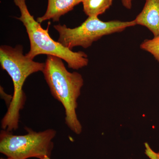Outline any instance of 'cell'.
I'll use <instances>...</instances> for the list:
<instances>
[{
  "label": "cell",
  "mask_w": 159,
  "mask_h": 159,
  "mask_svg": "<svg viewBox=\"0 0 159 159\" xmlns=\"http://www.w3.org/2000/svg\"><path fill=\"white\" fill-rule=\"evenodd\" d=\"M0 62L2 68L11 77L14 86L12 99L1 122L3 129L11 132L18 128L20 111L25 102L26 96L23 90L24 83L31 74L43 72L45 63L36 62L26 57L23 54V46L20 45L15 48L1 46Z\"/></svg>",
  "instance_id": "cell-1"
},
{
  "label": "cell",
  "mask_w": 159,
  "mask_h": 159,
  "mask_svg": "<svg viewBox=\"0 0 159 159\" xmlns=\"http://www.w3.org/2000/svg\"><path fill=\"white\" fill-rule=\"evenodd\" d=\"M25 129L28 133L23 135H14L8 130L1 131L0 152L10 159L51 158L56 130L49 129L36 132L27 127Z\"/></svg>",
  "instance_id": "cell-4"
},
{
  "label": "cell",
  "mask_w": 159,
  "mask_h": 159,
  "mask_svg": "<svg viewBox=\"0 0 159 159\" xmlns=\"http://www.w3.org/2000/svg\"><path fill=\"white\" fill-rule=\"evenodd\" d=\"M132 0H122V5L126 9H130L132 8Z\"/></svg>",
  "instance_id": "cell-11"
},
{
  "label": "cell",
  "mask_w": 159,
  "mask_h": 159,
  "mask_svg": "<svg viewBox=\"0 0 159 159\" xmlns=\"http://www.w3.org/2000/svg\"><path fill=\"white\" fill-rule=\"evenodd\" d=\"M18 7L21 16L16 19L25 27L30 43V51L26 57L33 60L40 54H47L59 57L66 62L69 68L78 70L88 65L87 54L83 51L74 52L61 44L54 40L49 34L48 29H44L40 24L30 14L26 0H13Z\"/></svg>",
  "instance_id": "cell-3"
},
{
  "label": "cell",
  "mask_w": 159,
  "mask_h": 159,
  "mask_svg": "<svg viewBox=\"0 0 159 159\" xmlns=\"http://www.w3.org/2000/svg\"><path fill=\"white\" fill-rule=\"evenodd\" d=\"M62 60L56 56L47 55L43 73L52 96L64 107L66 125L79 135L82 132V126L76 110L77 99L84 81L79 73L69 72Z\"/></svg>",
  "instance_id": "cell-2"
},
{
  "label": "cell",
  "mask_w": 159,
  "mask_h": 159,
  "mask_svg": "<svg viewBox=\"0 0 159 159\" xmlns=\"http://www.w3.org/2000/svg\"><path fill=\"white\" fill-rule=\"evenodd\" d=\"M158 153H159V152H158Z\"/></svg>",
  "instance_id": "cell-14"
},
{
  "label": "cell",
  "mask_w": 159,
  "mask_h": 159,
  "mask_svg": "<svg viewBox=\"0 0 159 159\" xmlns=\"http://www.w3.org/2000/svg\"><path fill=\"white\" fill-rule=\"evenodd\" d=\"M0 159H10L8 158H1Z\"/></svg>",
  "instance_id": "cell-13"
},
{
  "label": "cell",
  "mask_w": 159,
  "mask_h": 159,
  "mask_svg": "<svg viewBox=\"0 0 159 159\" xmlns=\"http://www.w3.org/2000/svg\"><path fill=\"white\" fill-rule=\"evenodd\" d=\"M43 159H51V158L48 157H45Z\"/></svg>",
  "instance_id": "cell-12"
},
{
  "label": "cell",
  "mask_w": 159,
  "mask_h": 159,
  "mask_svg": "<svg viewBox=\"0 0 159 159\" xmlns=\"http://www.w3.org/2000/svg\"><path fill=\"white\" fill-rule=\"evenodd\" d=\"M135 21H121L112 20L104 22L98 17H88L80 26L74 29L66 25L58 24L54 26L59 34L58 42L72 50L74 47L87 48L94 42L103 36L122 32L129 27L136 25Z\"/></svg>",
  "instance_id": "cell-5"
},
{
  "label": "cell",
  "mask_w": 159,
  "mask_h": 159,
  "mask_svg": "<svg viewBox=\"0 0 159 159\" xmlns=\"http://www.w3.org/2000/svg\"><path fill=\"white\" fill-rule=\"evenodd\" d=\"M112 2L113 0H83L84 11L88 17H98L109 9Z\"/></svg>",
  "instance_id": "cell-8"
},
{
  "label": "cell",
  "mask_w": 159,
  "mask_h": 159,
  "mask_svg": "<svg viewBox=\"0 0 159 159\" xmlns=\"http://www.w3.org/2000/svg\"><path fill=\"white\" fill-rule=\"evenodd\" d=\"M140 48L149 52L159 62V35L152 39H145L140 45Z\"/></svg>",
  "instance_id": "cell-9"
},
{
  "label": "cell",
  "mask_w": 159,
  "mask_h": 159,
  "mask_svg": "<svg viewBox=\"0 0 159 159\" xmlns=\"http://www.w3.org/2000/svg\"><path fill=\"white\" fill-rule=\"evenodd\" d=\"M145 153L150 159H159L158 153L155 152L150 148V146L147 142L145 143Z\"/></svg>",
  "instance_id": "cell-10"
},
{
  "label": "cell",
  "mask_w": 159,
  "mask_h": 159,
  "mask_svg": "<svg viewBox=\"0 0 159 159\" xmlns=\"http://www.w3.org/2000/svg\"><path fill=\"white\" fill-rule=\"evenodd\" d=\"M136 25L146 27L154 36L159 35V0H146L141 12L134 20Z\"/></svg>",
  "instance_id": "cell-6"
},
{
  "label": "cell",
  "mask_w": 159,
  "mask_h": 159,
  "mask_svg": "<svg viewBox=\"0 0 159 159\" xmlns=\"http://www.w3.org/2000/svg\"><path fill=\"white\" fill-rule=\"evenodd\" d=\"M83 0H48V6L45 13L37 18L36 20L41 24L52 19L53 22L59 21L62 16L73 10L74 7Z\"/></svg>",
  "instance_id": "cell-7"
}]
</instances>
